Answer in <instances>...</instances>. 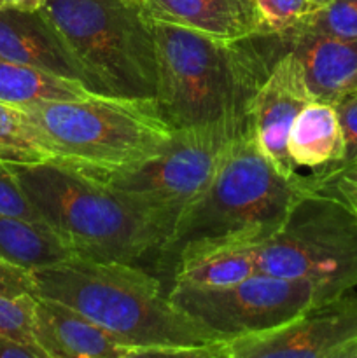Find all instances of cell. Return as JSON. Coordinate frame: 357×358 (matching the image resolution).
<instances>
[{"instance_id":"obj_1","label":"cell","mask_w":357,"mask_h":358,"mask_svg":"<svg viewBox=\"0 0 357 358\" xmlns=\"http://www.w3.org/2000/svg\"><path fill=\"white\" fill-rule=\"evenodd\" d=\"M35 296L79 311L153 357L214 358L220 339L172 303L163 282L139 264L70 257L31 269Z\"/></svg>"},{"instance_id":"obj_2","label":"cell","mask_w":357,"mask_h":358,"mask_svg":"<svg viewBox=\"0 0 357 358\" xmlns=\"http://www.w3.org/2000/svg\"><path fill=\"white\" fill-rule=\"evenodd\" d=\"M158 51L156 103L174 129L247 119L248 105L282 52L289 31L219 38L154 23Z\"/></svg>"},{"instance_id":"obj_3","label":"cell","mask_w":357,"mask_h":358,"mask_svg":"<svg viewBox=\"0 0 357 358\" xmlns=\"http://www.w3.org/2000/svg\"><path fill=\"white\" fill-rule=\"evenodd\" d=\"M310 177L287 178L265 156L247 124L227 142L209 185L178 217L149 271L170 289L178 254L206 241H245L258 247L280 229Z\"/></svg>"},{"instance_id":"obj_4","label":"cell","mask_w":357,"mask_h":358,"mask_svg":"<svg viewBox=\"0 0 357 358\" xmlns=\"http://www.w3.org/2000/svg\"><path fill=\"white\" fill-rule=\"evenodd\" d=\"M7 166L70 254L150 269L163 234L105 182L52 163Z\"/></svg>"},{"instance_id":"obj_5","label":"cell","mask_w":357,"mask_h":358,"mask_svg":"<svg viewBox=\"0 0 357 358\" xmlns=\"http://www.w3.org/2000/svg\"><path fill=\"white\" fill-rule=\"evenodd\" d=\"M23 108L55 147L62 166L100 180L160 156L175 135L156 100L93 94Z\"/></svg>"},{"instance_id":"obj_6","label":"cell","mask_w":357,"mask_h":358,"mask_svg":"<svg viewBox=\"0 0 357 358\" xmlns=\"http://www.w3.org/2000/svg\"><path fill=\"white\" fill-rule=\"evenodd\" d=\"M38 9L62 31L98 94L156 100V41L136 0H44Z\"/></svg>"},{"instance_id":"obj_7","label":"cell","mask_w":357,"mask_h":358,"mask_svg":"<svg viewBox=\"0 0 357 358\" xmlns=\"http://www.w3.org/2000/svg\"><path fill=\"white\" fill-rule=\"evenodd\" d=\"M254 254L255 273L310 282L329 303L357 287V217L335 192L312 182Z\"/></svg>"},{"instance_id":"obj_8","label":"cell","mask_w":357,"mask_h":358,"mask_svg":"<svg viewBox=\"0 0 357 358\" xmlns=\"http://www.w3.org/2000/svg\"><path fill=\"white\" fill-rule=\"evenodd\" d=\"M247 121L175 129L174 140L160 156L102 182L144 213L167 241L178 217L206 189L224 147Z\"/></svg>"},{"instance_id":"obj_9","label":"cell","mask_w":357,"mask_h":358,"mask_svg":"<svg viewBox=\"0 0 357 358\" xmlns=\"http://www.w3.org/2000/svg\"><path fill=\"white\" fill-rule=\"evenodd\" d=\"M172 303L220 341L262 334L324 304L310 282L254 273L220 289L174 285Z\"/></svg>"},{"instance_id":"obj_10","label":"cell","mask_w":357,"mask_h":358,"mask_svg":"<svg viewBox=\"0 0 357 358\" xmlns=\"http://www.w3.org/2000/svg\"><path fill=\"white\" fill-rule=\"evenodd\" d=\"M356 343L357 294L349 292L273 331L219 343L214 358H350Z\"/></svg>"},{"instance_id":"obj_11","label":"cell","mask_w":357,"mask_h":358,"mask_svg":"<svg viewBox=\"0 0 357 358\" xmlns=\"http://www.w3.org/2000/svg\"><path fill=\"white\" fill-rule=\"evenodd\" d=\"M315 100L304 70L290 49L280 55L248 105L247 117L259 147L273 166L287 178H300L287 154L294 119Z\"/></svg>"},{"instance_id":"obj_12","label":"cell","mask_w":357,"mask_h":358,"mask_svg":"<svg viewBox=\"0 0 357 358\" xmlns=\"http://www.w3.org/2000/svg\"><path fill=\"white\" fill-rule=\"evenodd\" d=\"M0 56L79 83L97 93L88 70L42 9L0 7Z\"/></svg>"},{"instance_id":"obj_13","label":"cell","mask_w":357,"mask_h":358,"mask_svg":"<svg viewBox=\"0 0 357 358\" xmlns=\"http://www.w3.org/2000/svg\"><path fill=\"white\" fill-rule=\"evenodd\" d=\"M35 341L48 358L153 357L149 350L128 345L79 311L38 296H35Z\"/></svg>"},{"instance_id":"obj_14","label":"cell","mask_w":357,"mask_h":358,"mask_svg":"<svg viewBox=\"0 0 357 358\" xmlns=\"http://www.w3.org/2000/svg\"><path fill=\"white\" fill-rule=\"evenodd\" d=\"M154 23L175 24L219 38H245L262 34L255 0H136Z\"/></svg>"},{"instance_id":"obj_15","label":"cell","mask_w":357,"mask_h":358,"mask_svg":"<svg viewBox=\"0 0 357 358\" xmlns=\"http://www.w3.org/2000/svg\"><path fill=\"white\" fill-rule=\"evenodd\" d=\"M290 51L304 70L315 100L335 105L357 91V41H342L315 31L290 28Z\"/></svg>"},{"instance_id":"obj_16","label":"cell","mask_w":357,"mask_h":358,"mask_svg":"<svg viewBox=\"0 0 357 358\" xmlns=\"http://www.w3.org/2000/svg\"><path fill=\"white\" fill-rule=\"evenodd\" d=\"M254 250V245L234 240L192 245L178 254L170 289H220L241 282L255 273Z\"/></svg>"},{"instance_id":"obj_17","label":"cell","mask_w":357,"mask_h":358,"mask_svg":"<svg viewBox=\"0 0 357 358\" xmlns=\"http://www.w3.org/2000/svg\"><path fill=\"white\" fill-rule=\"evenodd\" d=\"M294 168L324 171L336 166L345 154V138L335 105L312 100L294 119L287 140Z\"/></svg>"},{"instance_id":"obj_18","label":"cell","mask_w":357,"mask_h":358,"mask_svg":"<svg viewBox=\"0 0 357 358\" xmlns=\"http://www.w3.org/2000/svg\"><path fill=\"white\" fill-rule=\"evenodd\" d=\"M93 94L97 93L83 84L0 56V101L4 103L27 107L37 101L83 100Z\"/></svg>"},{"instance_id":"obj_19","label":"cell","mask_w":357,"mask_h":358,"mask_svg":"<svg viewBox=\"0 0 357 358\" xmlns=\"http://www.w3.org/2000/svg\"><path fill=\"white\" fill-rule=\"evenodd\" d=\"M70 252L46 224L0 213V259L27 269L44 268L70 257Z\"/></svg>"},{"instance_id":"obj_20","label":"cell","mask_w":357,"mask_h":358,"mask_svg":"<svg viewBox=\"0 0 357 358\" xmlns=\"http://www.w3.org/2000/svg\"><path fill=\"white\" fill-rule=\"evenodd\" d=\"M0 161L6 164H59L58 152L23 107L0 101Z\"/></svg>"},{"instance_id":"obj_21","label":"cell","mask_w":357,"mask_h":358,"mask_svg":"<svg viewBox=\"0 0 357 358\" xmlns=\"http://www.w3.org/2000/svg\"><path fill=\"white\" fill-rule=\"evenodd\" d=\"M298 30L315 31L342 41H357V0H329L308 13Z\"/></svg>"},{"instance_id":"obj_22","label":"cell","mask_w":357,"mask_h":358,"mask_svg":"<svg viewBox=\"0 0 357 358\" xmlns=\"http://www.w3.org/2000/svg\"><path fill=\"white\" fill-rule=\"evenodd\" d=\"M0 334L38 346L35 341V296L10 297L0 294ZM41 348V346H38Z\"/></svg>"},{"instance_id":"obj_23","label":"cell","mask_w":357,"mask_h":358,"mask_svg":"<svg viewBox=\"0 0 357 358\" xmlns=\"http://www.w3.org/2000/svg\"><path fill=\"white\" fill-rule=\"evenodd\" d=\"M0 213L18 217V219L28 220V222L44 224L21 185L18 184L13 171L2 161H0Z\"/></svg>"},{"instance_id":"obj_24","label":"cell","mask_w":357,"mask_h":358,"mask_svg":"<svg viewBox=\"0 0 357 358\" xmlns=\"http://www.w3.org/2000/svg\"><path fill=\"white\" fill-rule=\"evenodd\" d=\"M335 108L338 112L343 138H345V154H343V159L336 166L324 171H314V173H326V171L342 168L357 159V91H352V93L340 98L335 103Z\"/></svg>"},{"instance_id":"obj_25","label":"cell","mask_w":357,"mask_h":358,"mask_svg":"<svg viewBox=\"0 0 357 358\" xmlns=\"http://www.w3.org/2000/svg\"><path fill=\"white\" fill-rule=\"evenodd\" d=\"M0 294L10 297L23 296V294L35 296V282L30 269L0 259Z\"/></svg>"},{"instance_id":"obj_26","label":"cell","mask_w":357,"mask_h":358,"mask_svg":"<svg viewBox=\"0 0 357 358\" xmlns=\"http://www.w3.org/2000/svg\"><path fill=\"white\" fill-rule=\"evenodd\" d=\"M0 358H48V355L38 346L27 345L10 336L0 334Z\"/></svg>"},{"instance_id":"obj_27","label":"cell","mask_w":357,"mask_h":358,"mask_svg":"<svg viewBox=\"0 0 357 358\" xmlns=\"http://www.w3.org/2000/svg\"><path fill=\"white\" fill-rule=\"evenodd\" d=\"M315 185H322V187H328L329 191L335 192V194L345 203L346 208L357 217V180L338 177V178H332V180L329 182H324V184H315Z\"/></svg>"},{"instance_id":"obj_28","label":"cell","mask_w":357,"mask_h":358,"mask_svg":"<svg viewBox=\"0 0 357 358\" xmlns=\"http://www.w3.org/2000/svg\"><path fill=\"white\" fill-rule=\"evenodd\" d=\"M338 177H345V178H350V180H357V159L354 161V163L345 164V166H342V168L326 171V173H312L310 175L312 182H315V184H324V182H329V180H332V178H338Z\"/></svg>"},{"instance_id":"obj_29","label":"cell","mask_w":357,"mask_h":358,"mask_svg":"<svg viewBox=\"0 0 357 358\" xmlns=\"http://www.w3.org/2000/svg\"><path fill=\"white\" fill-rule=\"evenodd\" d=\"M4 6L20 7V9H38L44 0H2Z\"/></svg>"},{"instance_id":"obj_30","label":"cell","mask_w":357,"mask_h":358,"mask_svg":"<svg viewBox=\"0 0 357 358\" xmlns=\"http://www.w3.org/2000/svg\"><path fill=\"white\" fill-rule=\"evenodd\" d=\"M329 0H312V10H315L317 9V7H321V6H324V3H328ZM310 10V13H312Z\"/></svg>"},{"instance_id":"obj_31","label":"cell","mask_w":357,"mask_h":358,"mask_svg":"<svg viewBox=\"0 0 357 358\" xmlns=\"http://www.w3.org/2000/svg\"><path fill=\"white\" fill-rule=\"evenodd\" d=\"M350 358H357V343H356V346H354V348H352V353H350Z\"/></svg>"},{"instance_id":"obj_32","label":"cell","mask_w":357,"mask_h":358,"mask_svg":"<svg viewBox=\"0 0 357 358\" xmlns=\"http://www.w3.org/2000/svg\"><path fill=\"white\" fill-rule=\"evenodd\" d=\"M4 6V2H2V0H0V7H2Z\"/></svg>"}]
</instances>
